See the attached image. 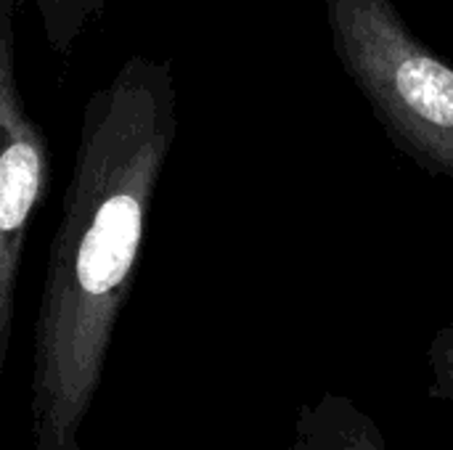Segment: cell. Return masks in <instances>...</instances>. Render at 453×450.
<instances>
[{"instance_id": "3", "label": "cell", "mask_w": 453, "mask_h": 450, "mask_svg": "<svg viewBox=\"0 0 453 450\" xmlns=\"http://www.w3.org/2000/svg\"><path fill=\"white\" fill-rule=\"evenodd\" d=\"M16 5L0 0V393L27 228L48 188V138L16 80Z\"/></svg>"}, {"instance_id": "2", "label": "cell", "mask_w": 453, "mask_h": 450, "mask_svg": "<svg viewBox=\"0 0 453 450\" xmlns=\"http://www.w3.org/2000/svg\"><path fill=\"white\" fill-rule=\"evenodd\" d=\"M334 48L390 135L453 178V66L419 42L390 0H326Z\"/></svg>"}, {"instance_id": "6", "label": "cell", "mask_w": 453, "mask_h": 450, "mask_svg": "<svg viewBox=\"0 0 453 450\" xmlns=\"http://www.w3.org/2000/svg\"><path fill=\"white\" fill-rule=\"evenodd\" d=\"M427 369H430V395L446 403L453 414V324L443 326L427 350Z\"/></svg>"}, {"instance_id": "1", "label": "cell", "mask_w": 453, "mask_h": 450, "mask_svg": "<svg viewBox=\"0 0 453 450\" xmlns=\"http://www.w3.org/2000/svg\"><path fill=\"white\" fill-rule=\"evenodd\" d=\"M175 133L178 90L167 61L130 56L85 103L35 321V450H80Z\"/></svg>"}, {"instance_id": "4", "label": "cell", "mask_w": 453, "mask_h": 450, "mask_svg": "<svg viewBox=\"0 0 453 450\" xmlns=\"http://www.w3.org/2000/svg\"><path fill=\"white\" fill-rule=\"evenodd\" d=\"M287 450H390L380 424L350 398L324 393L297 411Z\"/></svg>"}, {"instance_id": "7", "label": "cell", "mask_w": 453, "mask_h": 450, "mask_svg": "<svg viewBox=\"0 0 453 450\" xmlns=\"http://www.w3.org/2000/svg\"><path fill=\"white\" fill-rule=\"evenodd\" d=\"M80 450H82V448H80Z\"/></svg>"}, {"instance_id": "5", "label": "cell", "mask_w": 453, "mask_h": 450, "mask_svg": "<svg viewBox=\"0 0 453 450\" xmlns=\"http://www.w3.org/2000/svg\"><path fill=\"white\" fill-rule=\"evenodd\" d=\"M42 16V32L48 45L66 56L77 37L88 29L93 19L101 16L106 0H35Z\"/></svg>"}]
</instances>
